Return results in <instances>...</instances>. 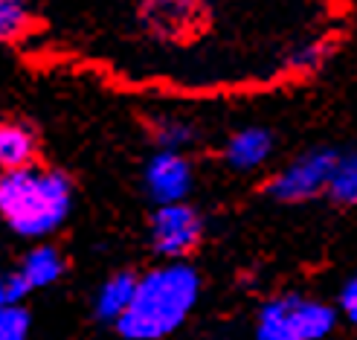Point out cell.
<instances>
[{
	"label": "cell",
	"mask_w": 357,
	"mask_h": 340,
	"mask_svg": "<svg viewBox=\"0 0 357 340\" xmlns=\"http://www.w3.org/2000/svg\"><path fill=\"white\" fill-rule=\"evenodd\" d=\"M201 297V276L186 262H166L137 279L131 309L116 323L125 340H163L177 332Z\"/></svg>",
	"instance_id": "6da1fadb"
},
{
	"label": "cell",
	"mask_w": 357,
	"mask_h": 340,
	"mask_svg": "<svg viewBox=\"0 0 357 340\" xmlns=\"http://www.w3.org/2000/svg\"><path fill=\"white\" fill-rule=\"evenodd\" d=\"M73 212V181L59 169H15L0 177V216L21 239H47Z\"/></svg>",
	"instance_id": "7a4b0ae2"
},
{
	"label": "cell",
	"mask_w": 357,
	"mask_h": 340,
	"mask_svg": "<svg viewBox=\"0 0 357 340\" xmlns=\"http://www.w3.org/2000/svg\"><path fill=\"white\" fill-rule=\"evenodd\" d=\"M337 326V311L302 294H279L256 314V340H326Z\"/></svg>",
	"instance_id": "3957f363"
},
{
	"label": "cell",
	"mask_w": 357,
	"mask_h": 340,
	"mask_svg": "<svg viewBox=\"0 0 357 340\" xmlns=\"http://www.w3.org/2000/svg\"><path fill=\"white\" fill-rule=\"evenodd\" d=\"M337 157H340V149L314 146L308 151L296 154L291 163H284L267 181L264 189L276 204H305L314 198H323V195H328Z\"/></svg>",
	"instance_id": "277c9868"
},
{
	"label": "cell",
	"mask_w": 357,
	"mask_h": 340,
	"mask_svg": "<svg viewBox=\"0 0 357 340\" xmlns=\"http://www.w3.org/2000/svg\"><path fill=\"white\" fill-rule=\"evenodd\" d=\"M212 6L215 0H137V29L154 41L192 38L212 21Z\"/></svg>",
	"instance_id": "5b68a950"
},
{
	"label": "cell",
	"mask_w": 357,
	"mask_h": 340,
	"mask_svg": "<svg viewBox=\"0 0 357 340\" xmlns=\"http://www.w3.org/2000/svg\"><path fill=\"white\" fill-rule=\"evenodd\" d=\"M149 239L157 256H163L166 262H181L201 244L204 219L189 201L154 207L151 221H149Z\"/></svg>",
	"instance_id": "8992f818"
},
{
	"label": "cell",
	"mask_w": 357,
	"mask_h": 340,
	"mask_svg": "<svg viewBox=\"0 0 357 340\" xmlns=\"http://www.w3.org/2000/svg\"><path fill=\"white\" fill-rule=\"evenodd\" d=\"M195 189V166L181 151L157 149L142 166V192L154 207L186 204Z\"/></svg>",
	"instance_id": "52a82bcc"
},
{
	"label": "cell",
	"mask_w": 357,
	"mask_h": 340,
	"mask_svg": "<svg viewBox=\"0 0 357 340\" xmlns=\"http://www.w3.org/2000/svg\"><path fill=\"white\" fill-rule=\"evenodd\" d=\"M273 131L261 128V125H247V128H238L227 137L224 163L233 172H256L273 157Z\"/></svg>",
	"instance_id": "ba28073f"
},
{
	"label": "cell",
	"mask_w": 357,
	"mask_h": 340,
	"mask_svg": "<svg viewBox=\"0 0 357 340\" xmlns=\"http://www.w3.org/2000/svg\"><path fill=\"white\" fill-rule=\"evenodd\" d=\"M38 157V134L24 119H6L0 125V166L3 172L29 169Z\"/></svg>",
	"instance_id": "9c48e42d"
},
{
	"label": "cell",
	"mask_w": 357,
	"mask_h": 340,
	"mask_svg": "<svg viewBox=\"0 0 357 340\" xmlns=\"http://www.w3.org/2000/svg\"><path fill=\"white\" fill-rule=\"evenodd\" d=\"M137 279L134 274L128 271H119L114 276H108L102 285H99V291L93 297V314L96 320H102V323H119V320L125 317V311L131 309V302H134V294H137Z\"/></svg>",
	"instance_id": "30bf717a"
},
{
	"label": "cell",
	"mask_w": 357,
	"mask_h": 340,
	"mask_svg": "<svg viewBox=\"0 0 357 340\" xmlns=\"http://www.w3.org/2000/svg\"><path fill=\"white\" fill-rule=\"evenodd\" d=\"M17 271L24 274V279L29 282L32 291L50 288V285H56L64 276V256H61L59 247L38 244V247H32L29 253L21 259Z\"/></svg>",
	"instance_id": "8fae6325"
},
{
	"label": "cell",
	"mask_w": 357,
	"mask_h": 340,
	"mask_svg": "<svg viewBox=\"0 0 357 340\" xmlns=\"http://www.w3.org/2000/svg\"><path fill=\"white\" fill-rule=\"evenodd\" d=\"M38 21L35 0H0V38L6 44L24 41Z\"/></svg>",
	"instance_id": "7c38bea8"
},
{
	"label": "cell",
	"mask_w": 357,
	"mask_h": 340,
	"mask_svg": "<svg viewBox=\"0 0 357 340\" xmlns=\"http://www.w3.org/2000/svg\"><path fill=\"white\" fill-rule=\"evenodd\" d=\"M151 140H154V146L163 151L186 154L195 142H198V128H195V122H189L183 117H157L151 122Z\"/></svg>",
	"instance_id": "4fadbf2b"
},
{
	"label": "cell",
	"mask_w": 357,
	"mask_h": 340,
	"mask_svg": "<svg viewBox=\"0 0 357 340\" xmlns=\"http://www.w3.org/2000/svg\"><path fill=\"white\" fill-rule=\"evenodd\" d=\"M326 198L337 207H357V149H340Z\"/></svg>",
	"instance_id": "5bb4252c"
},
{
	"label": "cell",
	"mask_w": 357,
	"mask_h": 340,
	"mask_svg": "<svg viewBox=\"0 0 357 340\" xmlns=\"http://www.w3.org/2000/svg\"><path fill=\"white\" fill-rule=\"evenodd\" d=\"M32 317L24 306H3L0 311V340H26Z\"/></svg>",
	"instance_id": "9a60e30c"
},
{
	"label": "cell",
	"mask_w": 357,
	"mask_h": 340,
	"mask_svg": "<svg viewBox=\"0 0 357 340\" xmlns=\"http://www.w3.org/2000/svg\"><path fill=\"white\" fill-rule=\"evenodd\" d=\"M26 294H32V288L17 267L3 274V282H0V302H3V306H24Z\"/></svg>",
	"instance_id": "2e32d148"
},
{
	"label": "cell",
	"mask_w": 357,
	"mask_h": 340,
	"mask_svg": "<svg viewBox=\"0 0 357 340\" xmlns=\"http://www.w3.org/2000/svg\"><path fill=\"white\" fill-rule=\"evenodd\" d=\"M337 309L349 320V323L357 326V274L351 279H346V285L340 288V300H337Z\"/></svg>",
	"instance_id": "e0dca14e"
}]
</instances>
